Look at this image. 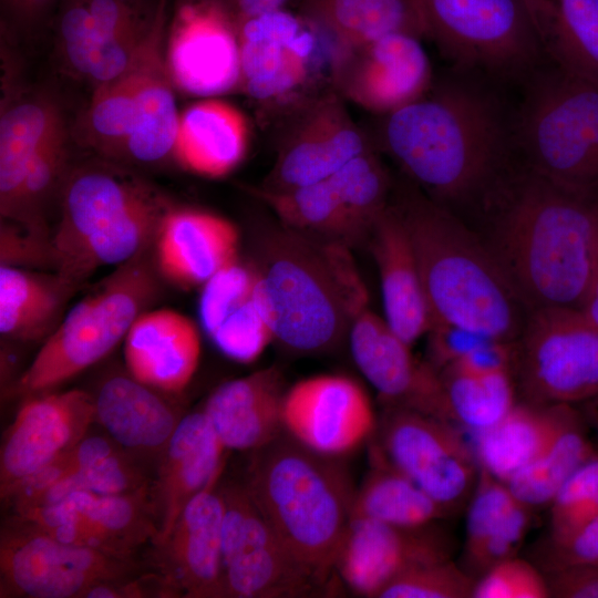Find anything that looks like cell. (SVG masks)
Instances as JSON below:
<instances>
[{"label":"cell","mask_w":598,"mask_h":598,"mask_svg":"<svg viewBox=\"0 0 598 598\" xmlns=\"http://www.w3.org/2000/svg\"><path fill=\"white\" fill-rule=\"evenodd\" d=\"M532 511L517 499L502 523L466 563L465 570L483 575L494 565L515 557L530 526Z\"/></svg>","instance_id":"cell-53"},{"label":"cell","mask_w":598,"mask_h":598,"mask_svg":"<svg viewBox=\"0 0 598 598\" xmlns=\"http://www.w3.org/2000/svg\"><path fill=\"white\" fill-rule=\"evenodd\" d=\"M237 27L241 90L261 103L291 97L308 79L316 28L285 8L237 20Z\"/></svg>","instance_id":"cell-19"},{"label":"cell","mask_w":598,"mask_h":598,"mask_svg":"<svg viewBox=\"0 0 598 598\" xmlns=\"http://www.w3.org/2000/svg\"><path fill=\"white\" fill-rule=\"evenodd\" d=\"M226 451L203 410L182 417L155 465L150 485L157 527L153 544L167 536L197 494L220 480Z\"/></svg>","instance_id":"cell-24"},{"label":"cell","mask_w":598,"mask_h":598,"mask_svg":"<svg viewBox=\"0 0 598 598\" xmlns=\"http://www.w3.org/2000/svg\"><path fill=\"white\" fill-rule=\"evenodd\" d=\"M167 210L163 200L152 193L65 257L56 267L58 275L75 286L99 267L123 265L138 257L155 240Z\"/></svg>","instance_id":"cell-37"},{"label":"cell","mask_w":598,"mask_h":598,"mask_svg":"<svg viewBox=\"0 0 598 598\" xmlns=\"http://www.w3.org/2000/svg\"><path fill=\"white\" fill-rule=\"evenodd\" d=\"M421 40L408 33H390L337 49L331 64L333 90L343 100L382 116L414 102L434 82Z\"/></svg>","instance_id":"cell-14"},{"label":"cell","mask_w":598,"mask_h":598,"mask_svg":"<svg viewBox=\"0 0 598 598\" xmlns=\"http://www.w3.org/2000/svg\"><path fill=\"white\" fill-rule=\"evenodd\" d=\"M55 27L59 47L68 68L89 78L100 45L84 0H61L56 9Z\"/></svg>","instance_id":"cell-51"},{"label":"cell","mask_w":598,"mask_h":598,"mask_svg":"<svg viewBox=\"0 0 598 598\" xmlns=\"http://www.w3.org/2000/svg\"><path fill=\"white\" fill-rule=\"evenodd\" d=\"M279 221L298 231L350 245L359 240L330 177L290 189H255Z\"/></svg>","instance_id":"cell-41"},{"label":"cell","mask_w":598,"mask_h":598,"mask_svg":"<svg viewBox=\"0 0 598 598\" xmlns=\"http://www.w3.org/2000/svg\"><path fill=\"white\" fill-rule=\"evenodd\" d=\"M549 508L548 544L565 542L598 516V455L565 482Z\"/></svg>","instance_id":"cell-46"},{"label":"cell","mask_w":598,"mask_h":598,"mask_svg":"<svg viewBox=\"0 0 598 598\" xmlns=\"http://www.w3.org/2000/svg\"><path fill=\"white\" fill-rule=\"evenodd\" d=\"M236 19L241 20L285 8L288 0H229Z\"/></svg>","instance_id":"cell-59"},{"label":"cell","mask_w":598,"mask_h":598,"mask_svg":"<svg viewBox=\"0 0 598 598\" xmlns=\"http://www.w3.org/2000/svg\"><path fill=\"white\" fill-rule=\"evenodd\" d=\"M14 517L60 540L126 558L157 535L150 488L113 495L76 491Z\"/></svg>","instance_id":"cell-17"},{"label":"cell","mask_w":598,"mask_h":598,"mask_svg":"<svg viewBox=\"0 0 598 598\" xmlns=\"http://www.w3.org/2000/svg\"><path fill=\"white\" fill-rule=\"evenodd\" d=\"M545 58L598 83V0H523Z\"/></svg>","instance_id":"cell-35"},{"label":"cell","mask_w":598,"mask_h":598,"mask_svg":"<svg viewBox=\"0 0 598 598\" xmlns=\"http://www.w3.org/2000/svg\"><path fill=\"white\" fill-rule=\"evenodd\" d=\"M219 481L197 494L167 536L154 544L155 568L176 596L223 598L224 499Z\"/></svg>","instance_id":"cell-22"},{"label":"cell","mask_w":598,"mask_h":598,"mask_svg":"<svg viewBox=\"0 0 598 598\" xmlns=\"http://www.w3.org/2000/svg\"><path fill=\"white\" fill-rule=\"evenodd\" d=\"M223 598H291L324 585L283 545L244 482L220 483Z\"/></svg>","instance_id":"cell-11"},{"label":"cell","mask_w":598,"mask_h":598,"mask_svg":"<svg viewBox=\"0 0 598 598\" xmlns=\"http://www.w3.org/2000/svg\"><path fill=\"white\" fill-rule=\"evenodd\" d=\"M209 338L223 354L239 363L256 361L274 341L255 297L229 313Z\"/></svg>","instance_id":"cell-50"},{"label":"cell","mask_w":598,"mask_h":598,"mask_svg":"<svg viewBox=\"0 0 598 598\" xmlns=\"http://www.w3.org/2000/svg\"><path fill=\"white\" fill-rule=\"evenodd\" d=\"M244 484L283 545L326 586L355 494L342 457L315 452L283 431L250 452Z\"/></svg>","instance_id":"cell-5"},{"label":"cell","mask_w":598,"mask_h":598,"mask_svg":"<svg viewBox=\"0 0 598 598\" xmlns=\"http://www.w3.org/2000/svg\"><path fill=\"white\" fill-rule=\"evenodd\" d=\"M514 107L520 164L598 205V83L546 59Z\"/></svg>","instance_id":"cell-6"},{"label":"cell","mask_w":598,"mask_h":598,"mask_svg":"<svg viewBox=\"0 0 598 598\" xmlns=\"http://www.w3.org/2000/svg\"><path fill=\"white\" fill-rule=\"evenodd\" d=\"M348 247L281 223L267 234L252 267L254 297L274 341L289 352L334 349L368 307V292Z\"/></svg>","instance_id":"cell-3"},{"label":"cell","mask_w":598,"mask_h":598,"mask_svg":"<svg viewBox=\"0 0 598 598\" xmlns=\"http://www.w3.org/2000/svg\"><path fill=\"white\" fill-rule=\"evenodd\" d=\"M61 0H1L2 13L10 27L30 30L44 22Z\"/></svg>","instance_id":"cell-58"},{"label":"cell","mask_w":598,"mask_h":598,"mask_svg":"<svg viewBox=\"0 0 598 598\" xmlns=\"http://www.w3.org/2000/svg\"><path fill=\"white\" fill-rule=\"evenodd\" d=\"M426 334L430 355L427 362L439 372L486 340L495 339L462 326L440 322L432 323Z\"/></svg>","instance_id":"cell-54"},{"label":"cell","mask_w":598,"mask_h":598,"mask_svg":"<svg viewBox=\"0 0 598 598\" xmlns=\"http://www.w3.org/2000/svg\"><path fill=\"white\" fill-rule=\"evenodd\" d=\"M200 353L194 321L171 309L142 312L125 337L128 373L163 393H177L189 384Z\"/></svg>","instance_id":"cell-27"},{"label":"cell","mask_w":598,"mask_h":598,"mask_svg":"<svg viewBox=\"0 0 598 598\" xmlns=\"http://www.w3.org/2000/svg\"><path fill=\"white\" fill-rule=\"evenodd\" d=\"M283 430L323 455L343 457L369 442L378 420L367 391L352 378L319 374L285 392Z\"/></svg>","instance_id":"cell-16"},{"label":"cell","mask_w":598,"mask_h":598,"mask_svg":"<svg viewBox=\"0 0 598 598\" xmlns=\"http://www.w3.org/2000/svg\"><path fill=\"white\" fill-rule=\"evenodd\" d=\"M171 0H159L138 58L135 121L124 155L140 163H156L174 150L178 126L173 82L164 52Z\"/></svg>","instance_id":"cell-30"},{"label":"cell","mask_w":598,"mask_h":598,"mask_svg":"<svg viewBox=\"0 0 598 598\" xmlns=\"http://www.w3.org/2000/svg\"><path fill=\"white\" fill-rule=\"evenodd\" d=\"M348 337L355 365L386 406L451 421L440 372L429 362L419 361L412 346L384 318L365 307L352 320Z\"/></svg>","instance_id":"cell-20"},{"label":"cell","mask_w":598,"mask_h":598,"mask_svg":"<svg viewBox=\"0 0 598 598\" xmlns=\"http://www.w3.org/2000/svg\"><path fill=\"white\" fill-rule=\"evenodd\" d=\"M25 399L1 445L0 492L4 501L71 450L95 423L93 395L86 391H50Z\"/></svg>","instance_id":"cell-15"},{"label":"cell","mask_w":598,"mask_h":598,"mask_svg":"<svg viewBox=\"0 0 598 598\" xmlns=\"http://www.w3.org/2000/svg\"><path fill=\"white\" fill-rule=\"evenodd\" d=\"M497 84L452 68L381 122L383 148L417 188L455 214L483 212L520 164L514 107Z\"/></svg>","instance_id":"cell-1"},{"label":"cell","mask_w":598,"mask_h":598,"mask_svg":"<svg viewBox=\"0 0 598 598\" xmlns=\"http://www.w3.org/2000/svg\"><path fill=\"white\" fill-rule=\"evenodd\" d=\"M515 351L516 342L488 339L447 368L473 375L513 372Z\"/></svg>","instance_id":"cell-56"},{"label":"cell","mask_w":598,"mask_h":598,"mask_svg":"<svg viewBox=\"0 0 598 598\" xmlns=\"http://www.w3.org/2000/svg\"><path fill=\"white\" fill-rule=\"evenodd\" d=\"M578 310L585 319L598 328V271Z\"/></svg>","instance_id":"cell-60"},{"label":"cell","mask_w":598,"mask_h":598,"mask_svg":"<svg viewBox=\"0 0 598 598\" xmlns=\"http://www.w3.org/2000/svg\"><path fill=\"white\" fill-rule=\"evenodd\" d=\"M371 464V471L355 489L350 519L419 527L450 516L443 506L403 474L372 456Z\"/></svg>","instance_id":"cell-40"},{"label":"cell","mask_w":598,"mask_h":598,"mask_svg":"<svg viewBox=\"0 0 598 598\" xmlns=\"http://www.w3.org/2000/svg\"><path fill=\"white\" fill-rule=\"evenodd\" d=\"M73 288L59 275L42 276L17 266L1 265V334L14 340L42 337L54 324Z\"/></svg>","instance_id":"cell-38"},{"label":"cell","mask_w":598,"mask_h":598,"mask_svg":"<svg viewBox=\"0 0 598 598\" xmlns=\"http://www.w3.org/2000/svg\"><path fill=\"white\" fill-rule=\"evenodd\" d=\"M550 597L598 598V565H571L547 574Z\"/></svg>","instance_id":"cell-57"},{"label":"cell","mask_w":598,"mask_h":598,"mask_svg":"<svg viewBox=\"0 0 598 598\" xmlns=\"http://www.w3.org/2000/svg\"><path fill=\"white\" fill-rule=\"evenodd\" d=\"M138 58L124 74L94 87L84 116V137L104 154L124 155L135 121Z\"/></svg>","instance_id":"cell-43"},{"label":"cell","mask_w":598,"mask_h":598,"mask_svg":"<svg viewBox=\"0 0 598 598\" xmlns=\"http://www.w3.org/2000/svg\"><path fill=\"white\" fill-rule=\"evenodd\" d=\"M517 502L508 485L480 467L468 504L464 559L467 563Z\"/></svg>","instance_id":"cell-48"},{"label":"cell","mask_w":598,"mask_h":598,"mask_svg":"<svg viewBox=\"0 0 598 598\" xmlns=\"http://www.w3.org/2000/svg\"><path fill=\"white\" fill-rule=\"evenodd\" d=\"M369 147L341 95L327 92L298 115L262 187L282 190L327 179Z\"/></svg>","instance_id":"cell-21"},{"label":"cell","mask_w":598,"mask_h":598,"mask_svg":"<svg viewBox=\"0 0 598 598\" xmlns=\"http://www.w3.org/2000/svg\"><path fill=\"white\" fill-rule=\"evenodd\" d=\"M575 408L517 402L495 425L475 434L480 467L507 483L543 454Z\"/></svg>","instance_id":"cell-33"},{"label":"cell","mask_w":598,"mask_h":598,"mask_svg":"<svg viewBox=\"0 0 598 598\" xmlns=\"http://www.w3.org/2000/svg\"><path fill=\"white\" fill-rule=\"evenodd\" d=\"M154 293V276L140 256L121 265L69 311L18 380L17 393L50 392L103 359L125 339Z\"/></svg>","instance_id":"cell-7"},{"label":"cell","mask_w":598,"mask_h":598,"mask_svg":"<svg viewBox=\"0 0 598 598\" xmlns=\"http://www.w3.org/2000/svg\"><path fill=\"white\" fill-rule=\"evenodd\" d=\"M598 455L589 427L575 408L543 454L506 484L514 496L529 506H549L565 482L587 461Z\"/></svg>","instance_id":"cell-39"},{"label":"cell","mask_w":598,"mask_h":598,"mask_svg":"<svg viewBox=\"0 0 598 598\" xmlns=\"http://www.w3.org/2000/svg\"><path fill=\"white\" fill-rule=\"evenodd\" d=\"M390 202L413 246L431 324L516 342L529 311L483 238L420 188L402 186Z\"/></svg>","instance_id":"cell-4"},{"label":"cell","mask_w":598,"mask_h":598,"mask_svg":"<svg viewBox=\"0 0 598 598\" xmlns=\"http://www.w3.org/2000/svg\"><path fill=\"white\" fill-rule=\"evenodd\" d=\"M483 213V240L528 311L578 310L598 271V205L520 164Z\"/></svg>","instance_id":"cell-2"},{"label":"cell","mask_w":598,"mask_h":598,"mask_svg":"<svg viewBox=\"0 0 598 598\" xmlns=\"http://www.w3.org/2000/svg\"><path fill=\"white\" fill-rule=\"evenodd\" d=\"M161 393L128 373L107 377L93 394L95 423L146 467L156 465L183 417Z\"/></svg>","instance_id":"cell-25"},{"label":"cell","mask_w":598,"mask_h":598,"mask_svg":"<svg viewBox=\"0 0 598 598\" xmlns=\"http://www.w3.org/2000/svg\"><path fill=\"white\" fill-rule=\"evenodd\" d=\"M155 240L161 272L181 287L203 286L237 261V228L229 220L208 212L168 209Z\"/></svg>","instance_id":"cell-26"},{"label":"cell","mask_w":598,"mask_h":598,"mask_svg":"<svg viewBox=\"0 0 598 598\" xmlns=\"http://www.w3.org/2000/svg\"><path fill=\"white\" fill-rule=\"evenodd\" d=\"M440 375L451 421L475 434L495 425L517 403L512 371L473 375L446 368Z\"/></svg>","instance_id":"cell-42"},{"label":"cell","mask_w":598,"mask_h":598,"mask_svg":"<svg viewBox=\"0 0 598 598\" xmlns=\"http://www.w3.org/2000/svg\"><path fill=\"white\" fill-rule=\"evenodd\" d=\"M475 579L452 559L415 567L389 584L379 598H467Z\"/></svg>","instance_id":"cell-47"},{"label":"cell","mask_w":598,"mask_h":598,"mask_svg":"<svg viewBox=\"0 0 598 598\" xmlns=\"http://www.w3.org/2000/svg\"><path fill=\"white\" fill-rule=\"evenodd\" d=\"M382 292L384 320L412 346L431 327V313L413 246L389 202L370 231Z\"/></svg>","instance_id":"cell-28"},{"label":"cell","mask_w":598,"mask_h":598,"mask_svg":"<svg viewBox=\"0 0 598 598\" xmlns=\"http://www.w3.org/2000/svg\"><path fill=\"white\" fill-rule=\"evenodd\" d=\"M452 66L522 83L546 61L523 0H414Z\"/></svg>","instance_id":"cell-8"},{"label":"cell","mask_w":598,"mask_h":598,"mask_svg":"<svg viewBox=\"0 0 598 598\" xmlns=\"http://www.w3.org/2000/svg\"><path fill=\"white\" fill-rule=\"evenodd\" d=\"M474 598H547L546 577L522 558L512 557L486 570L475 581Z\"/></svg>","instance_id":"cell-52"},{"label":"cell","mask_w":598,"mask_h":598,"mask_svg":"<svg viewBox=\"0 0 598 598\" xmlns=\"http://www.w3.org/2000/svg\"><path fill=\"white\" fill-rule=\"evenodd\" d=\"M346 206L358 238L369 236L392 194V183L382 162L369 147L348 161L331 177Z\"/></svg>","instance_id":"cell-44"},{"label":"cell","mask_w":598,"mask_h":598,"mask_svg":"<svg viewBox=\"0 0 598 598\" xmlns=\"http://www.w3.org/2000/svg\"><path fill=\"white\" fill-rule=\"evenodd\" d=\"M135 567L132 558L60 540L16 517L1 530V597L85 598Z\"/></svg>","instance_id":"cell-12"},{"label":"cell","mask_w":598,"mask_h":598,"mask_svg":"<svg viewBox=\"0 0 598 598\" xmlns=\"http://www.w3.org/2000/svg\"><path fill=\"white\" fill-rule=\"evenodd\" d=\"M283 377L276 367L227 381L208 396L203 409L227 451H255L285 430Z\"/></svg>","instance_id":"cell-29"},{"label":"cell","mask_w":598,"mask_h":598,"mask_svg":"<svg viewBox=\"0 0 598 598\" xmlns=\"http://www.w3.org/2000/svg\"><path fill=\"white\" fill-rule=\"evenodd\" d=\"M64 123L56 105L42 97L7 107L0 121V212L13 220L29 166Z\"/></svg>","instance_id":"cell-36"},{"label":"cell","mask_w":598,"mask_h":598,"mask_svg":"<svg viewBox=\"0 0 598 598\" xmlns=\"http://www.w3.org/2000/svg\"><path fill=\"white\" fill-rule=\"evenodd\" d=\"M168 20L166 63L174 85L194 96L239 86L238 27L229 0H176Z\"/></svg>","instance_id":"cell-13"},{"label":"cell","mask_w":598,"mask_h":598,"mask_svg":"<svg viewBox=\"0 0 598 598\" xmlns=\"http://www.w3.org/2000/svg\"><path fill=\"white\" fill-rule=\"evenodd\" d=\"M150 485L144 464L106 434L87 433L71 450L27 480L18 495L21 503L32 509L76 491L131 494L148 489Z\"/></svg>","instance_id":"cell-23"},{"label":"cell","mask_w":598,"mask_h":598,"mask_svg":"<svg viewBox=\"0 0 598 598\" xmlns=\"http://www.w3.org/2000/svg\"><path fill=\"white\" fill-rule=\"evenodd\" d=\"M249 126L243 112L230 103L208 99L179 114L174 154L188 171L221 177L244 159Z\"/></svg>","instance_id":"cell-32"},{"label":"cell","mask_w":598,"mask_h":598,"mask_svg":"<svg viewBox=\"0 0 598 598\" xmlns=\"http://www.w3.org/2000/svg\"><path fill=\"white\" fill-rule=\"evenodd\" d=\"M513 374L529 403L578 406L598 396V328L577 309L529 311Z\"/></svg>","instance_id":"cell-9"},{"label":"cell","mask_w":598,"mask_h":598,"mask_svg":"<svg viewBox=\"0 0 598 598\" xmlns=\"http://www.w3.org/2000/svg\"><path fill=\"white\" fill-rule=\"evenodd\" d=\"M152 193L111 167L87 166L74 173L64 187L60 221L50 240L53 265L58 267L90 236Z\"/></svg>","instance_id":"cell-31"},{"label":"cell","mask_w":598,"mask_h":598,"mask_svg":"<svg viewBox=\"0 0 598 598\" xmlns=\"http://www.w3.org/2000/svg\"><path fill=\"white\" fill-rule=\"evenodd\" d=\"M589 430L595 433L598 442V396L578 405Z\"/></svg>","instance_id":"cell-61"},{"label":"cell","mask_w":598,"mask_h":598,"mask_svg":"<svg viewBox=\"0 0 598 598\" xmlns=\"http://www.w3.org/2000/svg\"><path fill=\"white\" fill-rule=\"evenodd\" d=\"M66 162L65 127L55 133L32 159L24 177L13 220L27 231L42 235V207L53 193ZM12 220V221H13Z\"/></svg>","instance_id":"cell-45"},{"label":"cell","mask_w":598,"mask_h":598,"mask_svg":"<svg viewBox=\"0 0 598 598\" xmlns=\"http://www.w3.org/2000/svg\"><path fill=\"white\" fill-rule=\"evenodd\" d=\"M301 14L337 49L368 43L390 33L426 39L414 0H303Z\"/></svg>","instance_id":"cell-34"},{"label":"cell","mask_w":598,"mask_h":598,"mask_svg":"<svg viewBox=\"0 0 598 598\" xmlns=\"http://www.w3.org/2000/svg\"><path fill=\"white\" fill-rule=\"evenodd\" d=\"M256 274L237 261L221 269L203 285L198 313L209 336L235 309L254 297Z\"/></svg>","instance_id":"cell-49"},{"label":"cell","mask_w":598,"mask_h":598,"mask_svg":"<svg viewBox=\"0 0 598 598\" xmlns=\"http://www.w3.org/2000/svg\"><path fill=\"white\" fill-rule=\"evenodd\" d=\"M454 549L451 534L436 523L402 527L372 519H350L334 570L353 592L379 598L402 574L452 559Z\"/></svg>","instance_id":"cell-18"},{"label":"cell","mask_w":598,"mask_h":598,"mask_svg":"<svg viewBox=\"0 0 598 598\" xmlns=\"http://www.w3.org/2000/svg\"><path fill=\"white\" fill-rule=\"evenodd\" d=\"M462 430L448 420L386 406L371 456L410 478L451 515L471 498L480 474L474 445Z\"/></svg>","instance_id":"cell-10"},{"label":"cell","mask_w":598,"mask_h":598,"mask_svg":"<svg viewBox=\"0 0 598 598\" xmlns=\"http://www.w3.org/2000/svg\"><path fill=\"white\" fill-rule=\"evenodd\" d=\"M547 573L571 565H598V516L559 544H548L544 554Z\"/></svg>","instance_id":"cell-55"}]
</instances>
